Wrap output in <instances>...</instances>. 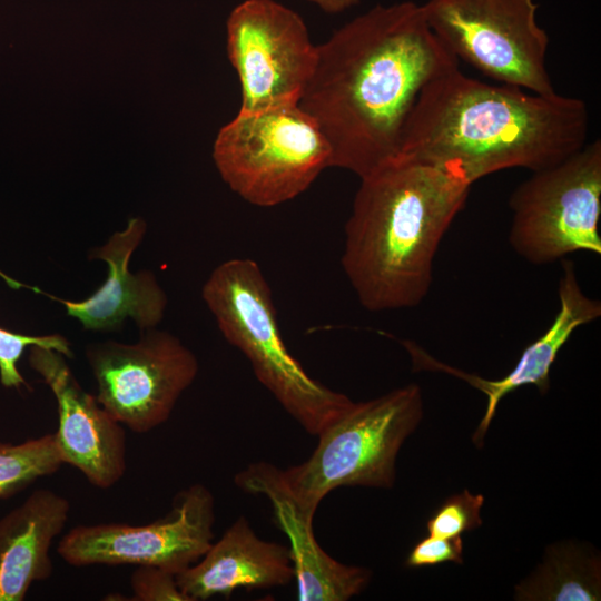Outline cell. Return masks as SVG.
<instances>
[{"instance_id":"obj_5","label":"cell","mask_w":601,"mask_h":601,"mask_svg":"<svg viewBox=\"0 0 601 601\" xmlns=\"http://www.w3.org/2000/svg\"><path fill=\"white\" fill-rule=\"evenodd\" d=\"M422 417L423 398L417 384L353 402L317 435V445L306 461L282 470L284 480L312 515L337 487L391 489L397 454Z\"/></svg>"},{"instance_id":"obj_7","label":"cell","mask_w":601,"mask_h":601,"mask_svg":"<svg viewBox=\"0 0 601 601\" xmlns=\"http://www.w3.org/2000/svg\"><path fill=\"white\" fill-rule=\"evenodd\" d=\"M509 206L510 245L529 263L544 265L577 252L601 255V140L532 171Z\"/></svg>"},{"instance_id":"obj_22","label":"cell","mask_w":601,"mask_h":601,"mask_svg":"<svg viewBox=\"0 0 601 601\" xmlns=\"http://www.w3.org/2000/svg\"><path fill=\"white\" fill-rule=\"evenodd\" d=\"M130 587V601H189L179 589L176 574L159 566L137 565Z\"/></svg>"},{"instance_id":"obj_8","label":"cell","mask_w":601,"mask_h":601,"mask_svg":"<svg viewBox=\"0 0 601 601\" xmlns=\"http://www.w3.org/2000/svg\"><path fill=\"white\" fill-rule=\"evenodd\" d=\"M441 42L493 80L541 95L556 92L546 69L549 36L535 0H426Z\"/></svg>"},{"instance_id":"obj_9","label":"cell","mask_w":601,"mask_h":601,"mask_svg":"<svg viewBox=\"0 0 601 601\" xmlns=\"http://www.w3.org/2000/svg\"><path fill=\"white\" fill-rule=\"evenodd\" d=\"M86 357L98 402L136 433L164 424L199 370L197 357L178 337L156 328L141 331L134 344H90Z\"/></svg>"},{"instance_id":"obj_19","label":"cell","mask_w":601,"mask_h":601,"mask_svg":"<svg viewBox=\"0 0 601 601\" xmlns=\"http://www.w3.org/2000/svg\"><path fill=\"white\" fill-rule=\"evenodd\" d=\"M62 464L55 434L17 444L0 442V499L16 495L38 479L56 473Z\"/></svg>"},{"instance_id":"obj_12","label":"cell","mask_w":601,"mask_h":601,"mask_svg":"<svg viewBox=\"0 0 601 601\" xmlns=\"http://www.w3.org/2000/svg\"><path fill=\"white\" fill-rule=\"evenodd\" d=\"M28 362L56 398L59 425L53 434L63 463L101 490L115 485L126 472L124 425L81 387L61 353L32 345Z\"/></svg>"},{"instance_id":"obj_11","label":"cell","mask_w":601,"mask_h":601,"mask_svg":"<svg viewBox=\"0 0 601 601\" xmlns=\"http://www.w3.org/2000/svg\"><path fill=\"white\" fill-rule=\"evenodd\" d=\"M214 524L215 497L196 483L180 490L168 513L151 523L78 525L59 541L57 552L73 566L154 565L178 574L209 549Z\"/></svg>"},{"instance_id":"obj_24","label":"cell","mask_w":601,"mask_h":601,"mask_svg":"<svg viewBox=\"0 0 601 601\" xmlns=\"http://www.w3.org/2000/svg\"><path fill=\"white\" fill-rule=\"evenodd\" d=\"M317 7H319L326 13H339L354 6H356L359 0H306Z\"/></svg>"},{"instance_id":"obj_20","label":"cell","mask_w":601,"mask_h":601,"mask_svg":"<svg viewBox=\"0 0 601 601\" xmlns=\"http://www.w3.org/2000/svg\"><path fill=\"white\" fill-rule=\"evenodd\" d=\"M484 504L482 494L469 490L447 497L426 521L430 535L453 538L482 525L481 510Z\"/></svg>"},{"instance_id":"obj_21","label":"cell","mask_w":601,"mask_h":601,"mask_svg":"<svg viewBox=\"0 0 601 601\" xmlns=\"http://www.w3.org/2000/svg\"><path fill=\"white\" fill-rule=\"evenodd\" d=\"M32 345L52 348L66 357H72L69 342L59 334L31 336L0 327V382L3 386L20 388L27 385L17 365L24 349Z\"/></svg>"},{"instance_id":"obj_23","label":"cell","mask_w":601,"mask_h":601,"mask_svg":"<svg viewBox=\"0 0 601 601\" xmlns=\"http://www.w3.org/2000/svg\"><path fill=\"white\" fill-rule=\"evenodd\" d=\"M445 562L463 563V541L453 538L426 536L415 543L405 564L408 568L430 566Z\"/></svg>"},{"instance_id":"obj_6","label":"cell","mask_w":601,"mask_h":601,"mask_svg":"<svg viewBox=\"0 0 601 601\" xmlns=\"http://www.w3.org/2000/svg\"><path fill=\"white\" fill-rule=\"evenodd\" d=\"M214 161L227 186L247 203L273 207L303 194L332 151L316 121L298 104L239 110L220 128Z\"/></svg>"},{"instance_id":"obj_1","label":"cell","mask_w":601,"mask_h":601,"mask_svg":"<svg viewBox=\"0 0 601 601\" xmlns=\"http://www.w3.org/2000/svg\"><path fill=\"white\" fill-rule=\"evenodd\" d=\"M459 66L430 28L422 3L377 4L322 45L298 102L332 151L331 167L362 178L398 156L422 88Z\"/></svg>"},{"instance_id":"obj_4","label":"cell","mask_w":601,"mask_h":601,"mask_svg":"<svg viewBox=\"0 0 601 601\" xmlns=\"http://www.w3.org/2000/svg\"><path fill=\"white\" fill-rule=\"evenodd\" d=\"M201 295L225 339L244 354L259 383L308 434L317 436L352 405L348 396L312 378L287 349L272 289L256 262L221 263Z\"/></svg>"},{"instance_id":"obj_15","label":"cell","mask_w":601,"mask_h":601,"mask_svg":"<svg viewBox=\"0 0 601 601\" xmlns=\"http://www.w3.org/2000/svg\"><path fill=\"white\" fill-rule=\"evenodd\" d=\"M146 230L144 219L131 218L124 230L116 231L105 245L90 250L89 258L106 262L108 273L106 280L89 297L81 300L50 297L61 303L67 314L87 331H117L127 318H131L140 332L156 328L164 318L167 295L150 270L132 273L129 269L130 258Z\"/></svg>"},{"instance_id":"obj_3","label":"cell","mask_w":601,"mask_h":601,"mask_svg":"<svg viewBox=\"0 0 601 601\" xmlns=\"http://www.w3.org/2000/svg\"><path fill=\"white\" fill-rule=\"evenodd\" d=\"M359 179L345 225L343 270L370 312L417 306L472 185L454 171L405 158Z\"/></svg>"},{"instance_id":"obj_16","label":"cell","mask_w":601,"mask_h":601,"mask_svg":"<svg viewBox=\"0 0 601 601\" xmlns=\"http://www.w3.org/2000/svg\"><path fill=\"white\" fill-rule=\"evenodd\" d=\"M295 579L289 546L260 539L248 519L237 518L213 542L199 561L176 574L189 601L216 595L230 598L236 590H266Z\"/></svg>"},{"instance_id":"obj_13","label":"cell","mask_w":601,"mask_h":601,"mask_svg":"<svg viewBox=\"0 0 601 601\" xmlns=\"http://www.w3.org/2000/svg\"><path fill=\"white\" fill-rule=\"evenodd\" d=\"M234 483L270 502L276 525L289 541L299 601H347L366 589L372 571L342 563L322 549L313 531L314 515L296 501L280 469L264 461L250 463L236 473Z\"/></svg>"},{"instance_id":"obj_14","label":"cell","mask_w":601,"mask_h":601,"mask_svg":"<svg viewBox=\"0 0 601 601\" xmlns=\"http://www.w3.org/2000/svg\"><path fill=\"white\" fill-rule=\"evenodd\" d=\"M558 295L560 307L549 328L528 345L516 365L499 380H486L479 375L463 372L436 361L417 345L405 342L404 346L418 370L441 371L459 377L486 396L484 415L477 425L472 440L482 446L485 434L496 413L501 400L525 385H534L543 394L550 388L551 367L573 332L601 316V303L582 290L575 268L570 259L562 262V275L559 280Z\"/></svg>"},{"instance_id":"obj_18","label":"cell","mask_w":601,"mask_h":601,"mask_svg":"<svg viewBox=\"0 0 601 601\" xmlns=\"http://www.w3.org/2000/svg\"><path fill=\"white\" fill-rule=\"evenodd\" d=\"M601 595L600 559L574 543L550 545L544 561L515 588L518 600L594 601Z\"/></svg>"},{"instance_id":"obj_17","label":"cell","mask_w":601,"mask_h":601,"mask_svg":"<svg viewBox=\"0 0 601 601\" xmlns=\"http://www.w3.org/2000/svg\"><path fill=\"white\" fill-rule=\"evenodd\" d=\"M70 502L37 489L0 519V601H23L53 571L50 549L69 519Z\"/></svg>"},{"instance_id":"obj_2","label":"cell","mask_w":601,"mask_h":601,"mask_svg":"<svg viewBox=\"0 0 601 601\" xmlns=\"http://www.w3.org/2000/svg\"><path fill=\"white\" fill-rule=\"evenodd\" d=\"M588 132L584 100L484 82L457 66L422 88L397 158L440 166L473 185L504 169L556 165L587 144Z\"/></svg>"},{"instance_id":"obj_10","label":"cell","mask_w":601,"mask_h":601,"mask_svg":"<svg viewBox=\"0 0 601 601\" xmlns=\"http://www.w3.org/2000/svg\"><path fill=\"white\" fill-rule=\"evenodd\" d=\"M227 53L242 88L239 110L298 104L317 62L302 17L275 0H244L226 22Z\"/></svg>"}]
</instances>
